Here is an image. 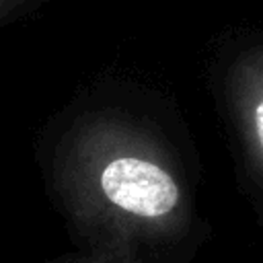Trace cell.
Returning a JSON list of instances; mask_svg holds the SVG:
<instances>
[{
  "label": "cell",
  "mask_w": 263,
  "mask_h": 263,
  "mask_svg": "<svg viewBox=\"0 0 263 263\" xmlns=\"http://www.w3.org/2000/svg\"><path fill=\"white\" fill-rule=\"evenodd\" d=\"M53 187L88 249L136 251L179 236L189 218L181 179L162 146L115 115L80 121L62 142Z\"/></svg>",
  "instance_id": "6da1fadb"
},
{
  "label": "cell",
  "mask_w": 263,
  "mask_h": 263,
  "mask_svg": "<svg viewBox=\"0 0 263 263\" xmlns=\"http://www.w3.org/2000/svg\"><path fill=\"white\" fill-rule=\"evenodd\" d=\"M228 97L249 160L263 175V47L234 60L228 72Z\"/></svg>",
  "instance_id": "7a4b0ae2"
},
{
  "label": "cell",
  "mask_w": 263,
  "mask_h": 263,
  "mask_svg": "<svg viewBox=\"0 0 263 263\" xmlns=\"http://www.w3.org/2000/svg\"><path fill=\"white\" fill-rule=\"evenodd\" d=\"M45 263H142L136 251H109V249H86L80 253H68Z\"/></svg>",
  "instance_id": "3957f363"
},
{
  "label": "cell",
  "mask_w": 263,
  "mask_h": 263,
  "mask_svg": "<svg viewBox=\"0 0 263 263\" xmlns=\"http://www.w3.org/2000/svg\"><path fill=\"white\" fill-rule=\"evenodd\" d=\"M29 0H0V21L14 14L18 8H23Z\"/></svg>",
  "instance_id": "277c9868"
}]
</instances>
